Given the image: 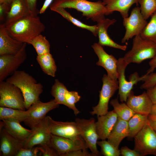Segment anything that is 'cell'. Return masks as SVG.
Masks as SVG:
<instances>
[{
    "label": "cell",
    "instance_id": "5b68a950",
    "mask_svg": "<svg viewBox=\"0 0 156 156\" xmlns=\"http://www.w3.org/2000/svg\"><path fill=\"white\" fill-rule=\"evenodd\" d=\"M0 106L25 110L24 99L20 89L6 81L0 82Z\"/></svg>",
    "mask_w": 156,
    "mask_h": 156
},
{
    "label": "cell",
    "instance_id": "ab89813d",
    "mask_svg": "<svg viewBox=\"0 0 156 156\" xmlns=\"http://www.w3.org/2000/svg\"><path fill=\"white\" fill-rule=\"evenodd\" d=\"M120 151V155L122 156H141L135 149H131L126 146L122 147Z\"/></svg>",
    "mask_w": 156,
    "mask_h": 156
},
{
    "label": "cell",
    "instance_id": "681fc988",
    "mask_svg": "<svg viewBox=\"0 0 156 156\" xmlns=\"http://www.w3.org/2000/svg\"><path fill=\"white\" fill-rule=\"evenodd\" d=\"M12 0H0V3H5L11 5Z\"/></svg>",
    "mask_w": 156,
    "mask_h": 156
},
{
    "label": "cell",
    "instance_id": "74e56055",
    "mask_svg": "<svg viewBox=\"0 0 156 156\" xmlns=\"http://www.w3.org/2000/svg\"><path fill=\"white\" fill-rule=\"evenodd\" d=\"M40 156V151L39 146H34L29 148H22L18 151L16 155V156Z\"/></svg>",
    "mask_w": 156,
    "mask_h": 156
},
{
    "label": "cell",
    "instance_id": "d6a6232c",
    "mask_svg": "<svg viewBox=\"0 0 156 156\" xmlns=\"http://www.w3.org/2000/svg\"><path fill=\"white\" fill-rule=\"evenodd\" d=\"M140 35L156 44V11L151 16L150 20Z\"/></svg>",
    "mask_w": 156,
    "mask_h": 156
},
{
    "label": "cell",
    "instance_id": "c3c4849f",
    "mask_svg": "<svg viewBox=\"0 0 156 156\" xmlns=\"http://www.w3.org/2000/svg\"><path fill=\"white\" fill-rule=\"evenodd\" d=\"M150 114L156 116V103L153 104Z\"/></svg>",
    "mask_w": 156,
    "mask_h": 156
},
{
    "label": "cell",
    "instance_id": "ba28073f",
    "mask_svg": "<svg viewBox=\"0 0 156 156\" xmlns=\"http://www.w3.org/2000/svg\"><path fill=\"white\" fill-rule=\"evenodd\" d=\"M102 81L103 85L99 91V103L92 107V111L90 112L91 115H96L97 116L104 115L108 112L109 100L118 89V80H111L106 74L103 75Z\"/></svg>",
    "mask_w": 156,
    "mask_h": 156
},
{
    "label": "cell",
    "instance_id": "4316f807",
    "mask_svg": "<svg viewBox=\"0 0 156 156\" xmlns=\"http://www.w3.org/2000/svg\"><path fill=\"white\" fill-rule=\"evenodd\" d=\"M36 59L45 74L53 77H55L57 67L54 59L50 53L37 55Z\"/></svg>",
    "mask_w": 156,
    "mask_h": 156
},
{
    "label": "cell",
    "instance_id": "d4e9b609",
    "mask_svg": "<svg viewBox=\"0 0 156 156\" xmlns=\"http://www.w3.org/2000/svg\"><path fill=\"white\" fill-rule=\"evenodd\" d=\"M129 130L127 121L118 118L112 129L107 141L118 148L122 140L125 138L128 137Z\"/></svg>",
    "mask_w": 156,
    "mask_h": 156
},
{
    "label": "cell",
    "instance_id": "b9f144b4",
    "mask_svg": "<svg viewBox=\"0 0 156 156\" xmlns=\"http://www.w3.org/2000/svg\"><path fill=\"white\" fill-rule=\"evenodd\" d=\"M29 9L33 14L37 15L39 11L36 7L37 0H24Z\"/></svg>",
    "mask_w": 156,
    "mask_h": 156
},
{
    "label": "cell",
    "instance_id": "603a6c76",
    "mask_svg": "<svg viewBox=\"0 0 156 156\" xmlns=\"http://www.w3.org/2000/svg\"><path fill=\"white\" fill-rule=\"evenodd\" d=\"M31 14H33L24 0H12L10 10L5 17L4 24L7 25Z\"/></svg>",
    "mask_w": 156,
    "mask_h": 156
},
{
    "label": "cell",
    "instance_id": "60d3db41",
    "mask_svg": "<svg viewBox=\"0 0 156 156\" xmlns=\"http://www.w3.org/2000/svg\"><path fill=\"white\" fill-rule=\"evenodd\" d=\"M92 156V153H90L87 149L75 150L66 153L64 156Z\"/></svg>",
    "mask_w": 156,
    "mask_h": 156
},
{
    "label": "cell",
    "instance_id": "52a82bcc",
    "mask_svg": "<svg viewBox=\"0 0 156 156\" xmlns=\"http://www.w3.org/2000/svg\"><path fill=\"white\" fill-rule=\"evenodd\" d=\"M134 149L141 156H156V133L148 122L135 136Z\"/></svg>",
    "mask_w": 156,
    "mask_h": 156
},
{
    "label": "cell",
    "instance_id": "ffe728a7",
    "mask_svg": "<svg viewBox=\"0 0 156 156\" xmlns=\"http://www.w3.org/2000/svg\"><path fill=\"white\" fill-rule=\"evenodd\" d=\"M24 43L12 38L9 34L4 23L0 25V55H15L21 49Z\"/></svg>",
    "mask_w": 156,
    "mask_h": 156
},
{
    "label": "cell",
    "instance_id": "7c38bea8",
    "mask_svg": "<svg viewBox=\"0 0 156 156\" xmlns=\"http://www.w3.org/2000/svg\"><path fill=\"white\" fill-rule=\"evenodd\" d=\"M50 118L46 116L41 121L31 129L32 132L24 143L23 148H31L36 145L49 144L51 133Z\"/></svg>",
    "mask_w": 156,
    "mask_h": 156
},
{
    "label": "cell",
    "instance_id": "5bb4252c",
    "mask_svg": "<svg viewBox=\"0 0 156 156\" xmlns=\"http://www.w3.org/2000/svg\"><path fill=\"white\" fill-rule=\"evenodd\" d=\"M49 144L60 156H64L66 153L71 151L88 149L82 137L73 140L52 134Z\"/></svg>",
    "mask_w": 156,
    "mask_h": 156
},
{
    "label": "cell",
    "instance_id": "ac0fdd59",
    "mask_svg": "<svg viewBox=\"0 0 156 156\" xmlns=\"http://www.w3.org/2000/svg\"><path fill=\"white\" fill-rule=\"evenodd\" d=\"M118 117L113 110L106 114L97 116L95 125L99 139L105 140L109 137Z\"/></svg>",
    "mask_w": 156,
    "mask_h": 156
},
{
    "label": "cell",
    "instance_id": "8fae6325",
    "mask_svg": "<svg viewBox=\"0 0 156 156\" xmlns=\"http://www.w3.org/2000/svg\"><path fill=\"white\" fill-rule=\"evenodd\" d=\"M75 121L78 125L81 136L85 141L87 148L90 149L93 156L99 155L100 153L97 147L99 138L96 129L95 119L77 118Z\"/></svg>",
    "mask_w": 156,
    "mask_h": 156
},
{
    "label": "cell",
    "instance_id": "9c48e42d",
    "mask_svg": "<svg viewBox=\"0 0 156 156\" xmlns=\"http://www.w3.org/2000/svg\"><path fill=\"white\" fill-rule=\"evenodd\" d=\"M148 23L143 17L140 7L133 8L129 16L123 18V25L125 32L121 42L125 43L133 37L140 35Z\"/></svg>",
    "mask_w": 156,
    "mask_h": 156
},
{
    "label": "cell",
    "instance_id": "1f68e13d",
    "mask_svg": "<svg viewBox=\"0 0 156 156\" xmlns=\"http://www.w3.org/2000/svg\"><path fill=\"white\" fill-rule=\"evenodd\" d=\"M35 49L37 55L50 53V45L45 36L40 34L34 38L30 42Z\"/></svg>",
    "mask_w": 156,
    "mask_h": 156
},
{
    "label": "cell",
    "instance_id": "f1b7e54d",
    "mask_svg": "<svg viewBox=\"0 0 156 156\" xmlns=\"http://www.w3.org/2000/svg\"><path fill=\"white\" fill-rule=\"evenodd\" d=\"M29 110L27 111L13 109L5 107H0V119L1 120L8 119H14L20 122H24L27 118Z\"/></svg>",
    "mask_w": 156,
    "mask_h": 156
},
{
    "label": "cell",
    "instance_id": "9a60e30c",
    "mask_svg": "<svg viewBox=\"0 0 156 156\" xmlns=\"http://www.w3.org/2000/svg\"><path fill=\"white\" fill-rule=\"evenodd\" d=\"M92 47L99 58L96 64L105 69L107 77L111 80H118V60L112 55L107 53L102 46L98 43H94Z\"/></svg>",
    "mask_w": 156,
    "mask_h": 156
},
{
    "label": "cell",
    "instance_id": "6da1fadb",
    "mask_svg": "<svg viewBox=\"0 0 156 156\" xmlns=\"http://www.w3.org/2000/svg\"><path fill=\"white\" fill-rule=\"evenodd\" d=\"M5 26L8 33L12 38L29 44L31 41L41 34L45 28L39 17L33 14Z\"/></svg>",
    "mask_w": 156,
    "mask_h": 156
},
{
    "label": "cell",
    "instance_id": "e0dca14e",
    "mask_svg": "<svg viewBox=\"0 0 156 156\" xmlns=\"http://www.w3.org/2000/svg\"><path fill=\"white\" fill-rule=\"evenodd\" d=\"M126 103L135 113L147 115L150 114L153 104L146 92L137 96L132 90L128 96Z\"/></svg>",
    "mask_w": 156,
    "mask_h": 156
},
{
    "label": "cell",
    "instance_id": "f6af8a7d",
    "mask_svg": "<svg viewBox=\"0 0 156 156\" xmlns=\"http://www.w3.org/2000/svg\"><path fill=\"white\" fill-rule=\"evenodd\" d=\"M148 120L149 124L156 133V116L149 114L148 115Z\"/></svg>",
    "mask_w": 156,
    "mask_h": 156
},
{
    "label": "cell",
    "instance_id": "f546056e",
    "mask_svg": "<svg viewBox=\"0 0 156 156\" xmlns=\"http://www.w3.org/2000/svg\"><path fill=\"white\" fill-rule=\"evenodd\" d=\"M110 103L118 118L121 119L128 121L135 113L127 104L123 102L119 103L117 99L112 100Z\"/></svg>",
    "mask_w": 156,
    "mask_h": 156
},
{
    "label": "cell",
    "instance_id": "836d02e7",
    "mask_svg": "<svg viewBox=\"0 0 156 156\" xmlns=\"http://www.w3.org/2000/svg\"><path fill=\"white\" fill-rule=\"evenodd\" d=\"M141 12L146 20L156 11V0H138Z\"/></svg>",
    "mask_w": 156,
    "mask_h": 156
},
{
    "label": "cell",
    "instance_id": "7a4b0ae2",
    "mask_svg": "<svg viewBox=\"0 0 156 156\" xmlns=\"http://www.w3.org/2000/svg\"><path fill=\"white\" fill-rule=\"evenodd\" d=\"M6 81L18 87L24 99V105L27 109L33 103L39 100L43 91V86L32 76L23 70H17Z\"/></svg>",
    "mask_w": 156,
    "mask_h": 156
},
{
    "label": "cell",
    "instance_id": "4fadbf2b",
    "mask_svg": "<svg viewBox=\"0 0 156 156\" xmlns=\"http://www.w3.org/2000/svg\"><path fill=\"white\" fill-rule=\"evenodd\" d=\"M59 105L54 99L45 103L40 100L37 101L28 108L29 114L24 123L32 128L44 118L49 112L58 107Z\"/></svg>",
    "mask_w": 156,
    "mask_h": 156
},
{
    "label": "cell",
    "instance_id": "4dcf8cb0",
    "mask_svg": "<svg viewBox=\"0 0 156 156\" xmlns=\"http://www.w3.org/2000/svg\"><path fill=\"white\" fill-rule=\"evenodd\" d=\"M67 90L65 85L56 79L52 87L51 93L58 104L63 105L69 108L65 97V92Z\"/></svg>",
    "mask_w": 156,
    "mask_h": 156
},
{
    "label": "cell",
    "instance_id": "30bf717a",
    "mask_svg": "<svg viewBox=\"0 0 156 156\" xmlns=\"http://www.w3.org/2000/svg\"><path fill=\"white\" fill-rule=\"evenodd\" d=\"M27 44L24 43L21 49L16 54L0 55V82L12 75L24 62L27 58Z\"/></svg>",
    "mask_w": 156,
    "mask_h": 156
},
{
    "label": "cell",
    "instance_id": "f35d334b",
    "mask_svg": "<svg viewBox=\"0 0 156 156\" xmlns=\"http://www.w3.org/2000/svg\"><path fill=\"white\" fill-rule=\"evenodd\" d=\"M38 146L40 151V156H59L57 152L49 144L40 145Z\"/></svg>",
    "mask_w": 156,
    "mask_h": 156
},
{
    "label": "cell",
    "instance_id": "ee69618b",
    "mask_svg": "<svg viewBox=\"0 0 156 156\" xmlns=\"http://www.w3.org/2000/svg\"><path fill=\"white\" fill-rule=\"evenodd\" d=\"M146 92L153 104L156 103V84L146 90Z\"/></svg>",
    "mask_w": 156,
    "mask_h": 156
},
{
    "label": "cell",
    "instance_id": "7bdbcfd3",
    "mask_svg": "<svg viewBox=\"0 0 156 156\" xmlns=\"http://www.w3.org/2000/svg\"><path fill=\"white\" fill-rule=\"evenodd\" d=\"M10 6L7 4L0 3V20L3 21L5 18L6 16L9 11Z\"/></svg>",
    "mask_w": 156,
    "mask_h": 156
},
{
    "label": "cell",
    "instance_id": "7dc6e473",
    "mask_svg": "<svg viewBox=\"0 0 156 156\" xmlns=\"http://www.w3.org/2000/svg\"><path fill=\"white\" fill-rule=\"evenodd\" d=\"M53 0H45L42 8L39 10V13L42 14L44 13L47 8L51 5Z\"/></svg>",
    "mask_w": 156,
    "mask_h": 156
},
{
    "label": "cell",
    "instance_id": "3957f363",
    "mask_svg": "<svg viewBox=\"0 0 156 156\" xmlns=\"http://www.w3.org/2000/svg\"><path fill=\"white\" fill-rule=\"evenodd\" d=\"M50 7L73 8L81 12L83 16L97 23L105 18L106 9L101 1L55 0Z\"/></svg>",
    "mask_w": 156,
    "mask_h": 156
},
{
    "label": "cell",
    "instance_id": "cb8c5ba5",
    "mask_svg": "<svg viewBox=\"0 0 156 156\" xmlns=\"http://www.w3.org/2000/svg\"><path fill=\"white\" fill-rule=\"evenodd\" d=\"M106 9L105 15L114 11L119 12L123 18L128 16V12L134 4H138V0H101Z\"/></svg>",
    "mask_w": 156,
    "mask_h": 156
},
{
    "label": "cell",
    "instance_id": "d6986e66",
    "mask_svg": "<svg viewBox=\"0 0 156 156\" xmlns=\"http://www.w3.org/2000/svg\"><path fill=\"white\" fill-rule=\"evenodd\" d=\"M0 132V151L3 156H16L18 151L23 148L24 143L13 136L5 128Z\"/></svg>",
    "mask_w": 156,
    "mask_h": 156
},
{
    "label": "cell",
    "instance_id": "484cf974",
    "mask_svg": "<svg viewBox=\"0 0 156 156\" xmlns=\"http://www.w3.org/2000/svg\"><path fill=\"white\" fill-rule=\"evenodd\" d=\"M51 10L61 15L64 18L80 28L87 30L95 36H97V27L96 25H90L84 23L73 16L65 8L59 7H50Z\"/></svg>",
    "mask_w": 156,
    "mask_h": 156
},
{
    "label": "cell",
    "instance_id": "d590c367",
    "mask_svg": "<svg viewBox=\"0 0 156 156\" xmlns=\"http://www.w3.org/2000/svg\"><path fill=\"white\" fill-rule=\"evenodd\" d=\"M65 97L66 101L69 106V108L73 110L75 115L76 116L80 113V112L75 105V104L81 98L78 92L74 91H70L67 90L65 92Z\"/></svg>",
    "mask_w": 156,
    "mask_h": 156
},
{
    "label": "cell",
    "instance_id": "e575fe53",
    "mask_svg": "<svg viewBox=\"0 0 156 156\" xmlns=\"http://www.w3.org/2000/svg\"><path fill=\"white\" fill-rule=\"evenodd\" d=\"M97 144L101 148L100 154L104 156H119L120 150L116 148L108 141L101 140L98 141Z\"/></svg>",
    "mask_w": 156,
    "mask_h": 156
},
{
    "label": "cell",
    "instance_id": "83f0119b",
    "mask_svg": "<svg viewBox=\"0 0 156 156\" xmlns=\"http://www.w3.org/2000/svg\"><path fill=\"white\" fill-rule=\"evenodd\" d=\"M128 137L133 138L148 122V115L135 113L128 121Z\"/></svg>",
    "mask_w": 156,
    "mask_h": 156
},
{
    "label": "cell",
    "instance_id": "277c9868",
    "mask_svg": "<svg viewBox=\"0 0 156 156\" xmlns=\"http://www.w3.org/2000/svg\"><path fill=\"white\" fill-rule=\"evenodd\" d=\"M156 56V44L138 35L134 37L132 48L123 57L129 64L131 63L139 64Z\"/></svg>",
    "mask_w": 156,
    "mask_h": 156
},
{
    "label": "cell",
    "instance_id": "8992f818",
    "mask_svg": "<svg viewBox=\"0 0 156 156\" xmlns=\"http://www.w3.org/2000/svg\"><path fill=\"white\" fill-rule=\"evenodd\" d=\"M128 65L123 57H120L118 59V94L120 100L121 102H126L128 96L132 90L133 86L138 82L144 81L146 77L145 74L140 77L137 72H135L129 76V81H128L126 79L125 72Z\"/></svg>",
    "mask_w": 156,
    "mask_h": 156
},
{
    "label": "cell",
    "instance_id": "7402d4cb",
    "mask_svg": "<svg viewBox=\"0 0 156 156\" xmlns=\"http://www.w3.org/2000/svg\"><path fill=\"white\" fill-rule=\"evenodd\" d=\"M1 120V128L4 127L14 138L24 143L32 133L31 129L29 130L25 128L18 120L8 119Z\"/></svg>",
    "mask_w": 156,
    "mask_h": 156
},
{
    "label": "cell",
    "instance_id": "bcb514c9",
    "mask_svg": "<svg viewBox=\"0 0 156 156\" xmlns=\"http://www.w3.org/2000/svg\"><path fill=\"white\" fill-rule=\"evenodd\" d=\"M149 65L150 68L147 72L148 74L153 72L156 68V56L151 59L149 62Z\"/></svg>",
    "mask_w": 156,
    "mask_h": 156
},
{
    "label": "cell",
    "instance_id": "44dd1931",
    "mask_svg": "<svg viewBox=\"0 0 156 156\" xmlns=\"http://www.w3.org/2000/svg\"><path fill=\"white\" fill-rule=\"evenodd\" d=\"M116 21L114 19L105 18L97 23V36L99 40L98 43L102 46H108L125 51L127 47L126 45H121L116 43L111 38L107 33L109 27Z\"/></svg>",
    "mask_w": 156,
    "mask_h": 156
},
{
    "label": "cell",
    "instance_id": "2e32d148",
    "mask_svg": "<svg viewBox=\"0 0 156 156\" xmlns=\"http://www.w3.org/2000/svg\"><path fill=\"white\" fill-rule=\"evenodd\" d=\"M50 131L53 135L72 139L81 137L79 127L75 121H56L51 117Z\"/></svg>",
    "mask_w": 156,
    "mask_h": 156
},
{
    "label": "cell",
    "instance_id": "8d00e7d4",
    "mask_svg": "<svg viewBox=\"0 0 156 156\" xmlns=\"http://www.w3.org/2000/svg\"><path fill=\"white\" fill-rule=\"evenodd\" d=\"M144 83L140 86L141 89L147 90L156 84V73L153 72L146 74Z\"/></svg>",
    "mask_w": 156,
    "mask_h": 156
}]
</instances>
